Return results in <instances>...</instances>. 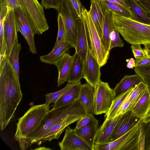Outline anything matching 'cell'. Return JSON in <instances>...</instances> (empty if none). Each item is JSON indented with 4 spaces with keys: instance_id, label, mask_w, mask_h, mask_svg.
Masks as SVG:
<instances>
[{
    "instance_id": "40",
    "label": "cell",
    "mask_w": 150,
    "mask_h": 150,
    "mask_svg": "<svg viewBox=\"0 0 150 150\" xmlns=\"http://www.w3.org/2000/svg\"><path fill=\"white\" fill-rule=\"evenodd\" d=\"M131 47L135 60H139L146 56L142 49L140 44H132Z\"/></svg>"
},
{
    "instance_id": "47",
    "label": "cell",
    "mask_w": 150,
    "mask_h": 150,
    "mask_svg": "<svg viewBox=\"0 0 150 150\" xmlns=\"http://www.w3.org/2000/svg\"><path fill=\"white\" fill-rule=\"evenodd\" d=\"M99 1H104L110 3H115L125 8L128 9L125 3V0H98Z\"/></svg>"
},
{
    "instance_id": "16",
    "label": "cell",
    "mask_w": 150,
    "mask_h": 150,
    "mask_svg": "<svg viewBox=\"0 0 150 150\" xmlns=\"http://www.w3.org/2000/svg\"><path fill=\"white\" fill-rule=\"evenodd\" d=\"M87 27L83 17L77 26L76 42L75 52L84 61L87 56L88 45V43Z\"/></svg>"
},
{
    "instance_id": "49",
    "label": "cell",
    "mask_w": 150,
    "mask_h": 150,
    "mask_svg": "<svg viewBox=\"0 0 150 150\" xmlns=\"http://www.w3.org/2000/svg\"><path fill=\"white\" fill-rule=\"evenodd\" d=\"M143 50L147 56L150 57V44L144 45Z\"/></svg>"
},
{
    "instance_id": "9",
    "label": "cell",
    "mask_w": 150,
    "mask_h": 150,
    "mask_svg": "<svg viewBox=\"0 0 150 150\" xmlns=\"http://www.w3.org/2000/svg\"><path fill=\"white\" fill-rule=\"evenodd\" d=\"M115 98L113 89L108 82L101 80L94 88L93 107L96 115L107 114Z\"/></svg>"
},
{
    "instance_id": "26",
    "label": "cell",
    "mask_w": 150,
    "mask_h": 150,
    "mask_svg": "<svg viewBox=\"0 0 150 150\" xmlns=\"http://www.w3.org/2000/svg\"><path fill=\"white\" fill-rule=\"evenodd\" d=\"M73 56L70 71L67 80L68 83H75L80 81L83 77V61L76 52Z\"/></svg>"
},
{
    "instance_id": "39",
    "label": "cell",
    "mask_w": 150,
    "mask_h": 150,
    "mask_svg": "<svg viewBox=\"0 0 150 150\" xmlns=\"http://www.w3.org/2000/svg\"><path fill=\"white\" fill-rule=\"evenodd\" d=\"M95 118L93 115H86L76 121L75 129H79L86 126Z\"/></svg>"
},
{
    "instance_id": "36",
    "label": "cell",
    "mask_w": 150,
    "mask_h": 150,
    "mask_svg": "<svg viewBox=\"0 0 150 150\" xmlns=\"http://www.w3.org/2000/svg\"><path fill=\"white\" fill-rule=\"evenodd\" d=\"M110 50L116 47H122L124 46V43L121 38L119 33L116 28L110 33Z\"/></svg>"
},
{
    "instance_id": "17",
    "label": "cell",
    "mask_w": 150,
    "mask_h": 150,
    "mask_svg": "<svg viewBox=\"0 0 150 150\" xmlns=\"http://www.w3.org/2000/svg\"><path fill=\"white\" fill-rule=\"evenodd\" d=\"M122 114L116 116L108 119H105L98 127L95 138V144L107 143L109 139Z\"/></svg>"
},
{
    "instance_id": "34",
    "label": "cell",
    "mask_w": 150,
    "mask_h": 150,
    "mask_svg": "<svg viewBox=\"0 0 150 150\" xmlns=\"http://www.w3.org/2000/svg\"><path fill=\"white\" fill-rule=\"evenodd\" d=\"M73 83H68L66 86L62 89L54 93H47L45 95V103L48 106H49L52 103H53V105H54L58 100Z\"/></svg>"
},
{
    "instance_id": "24",
    "label": "cell",
    "mask_w": 150,
    "mask_h": 150,
    "mask_svg": "<svg viewBox=\"0 0 150 150\" xmlns=\"http://www.w3.org/2000/svg\"><path fill=\"white\" fill-rule=\"evenodd\" d=\"M142 82H143L142 79L137 74L125 76L113 89L115 98L135 87Z\"/></svg>"
},
{
    "instance_id": "8",
    "label": "cell",
    "mask_w": 150,
    "mask_h": 150,
    "mask_svg": "<svg viewBox=\"0 0 150 150\" xmlns=\"http://www.w3.org/2000/svg\"><path fill=\"white\" fill-rule=\"evenodd\" d=\"M62 16L66 33L67 42L72 47L75 48L77 38V27L81 20L70 0H62L57 10Z\"/></svg>"
},
{
    "instance_id": "20",
    "label": "cell",
    "mask_w": 150,
    "mask_h": 150,
    "mask_svg": "<svg viewBox=\"0 0 150 150\" xmlns=\"http://www.w3.org/2000/svg\"><path fill=\"white\" fill-rule=\"evenodd\" d=\"M131 15L130 18L138 22L150 25V15L136 0H125Z\"/></svg>"
},
{
    "instance_id": "41",
    "label": "cell",
    "mask_w": 150,
    "mask_h": 150,
    "mask_svg": "<svg viewBox=\"0 0 150 150\" xmlns=\"http://www.w3.org/2000/svg\"><path fill=\"white\" fill-rule=\"evenodd\" d=\"M70 0L79 17L81 19L83 20V12L85 8L81 4L80 0Z\"/></svg>"
},
{
    "instance_id": "42",
    "label": "cell",
    "mask_w": 150,
    "mask_h": 150,
    "mask_svg": "<svg viewBox=\"0 0 150 150\" xmlns=\"http://www.w3.org/2000/svg\"><path fill=\"white\" fill-rule=\"evenodd\" d=\"M19 0H0V7L15 9L19 6Z\"/></svg>"
},
{
    "instance_id": "28",
    "label": "cell",
    "mask_w": 150,
    "mask_h": 150,
    "mask_svg": "<svg viewBox=\"0 0 150 150\" xmlns=\"http://www.w3.org/2000/svg\"><path fill=\"white\" fill-rule=\"evenodd\" d=\"M72 47L66 42L63 43L54 50L48 54L40 57V61L42 62L50 64H54L55 62L59 58L67 52Z\"/></svg>"
},
{
    "instance_id": "22",
    "label": "cell",
    "mask_w": 150,
    "mask_h": 150,
    "mask_svg": "<svg viewBox=\"0 0 150 150\" xmlns=\"http://www.w3.org/2000/svg\"><path fill=\"white\" fill-rule=\"evenodd\" d=\"M16 16L21 21L26 35V41L28 45L30 52L35 54L37 53L36 50L34 41V36L36 34L34 28L30 21L25 16L21 10L20 6L15 9Z\"/></svg>"
},
{
    "instance_id": "48",
    "label": "cell",
    "mask_w": 150,
    "mask_h": 150,
    "mask_svg": "<svg viewBox=\"0 0 150 150\" xmlns=\"http://www.w3.org/2000/svg\"><path fill=\"white\" fill-rule=\"evenodd\" d=\"M127 62V67L129 69H133L135 67V61L133 58L126 59Z\"/></svg>"
},
{
    "instance_id": "5",
    "label": "cell",
    "mask_w": 150,
    "mask_h": 150,
    "mask_svg": "<svg viewBox=\"0 0 150 150\" xmlns=\"http://www.w3.org/2000/svg\"><path fill=\"white\" fill-rule=\"evenodd\" d=\"M50 110L45 103L34 105L19 119L14 138L19 145L37 128Z\"/></svg>"
},
{
    "instance_id": "25",
    "label": "cell",
    "mask_w": 150,
    "mask_h": 150,
    "mask_svg": "<svg viewBox=\"0 0 150 150\" xmlns=\"http://www.w3.org/2000/svg\"><path fill=\"white\" fill-rule=\"evenodd\" d=\"M115 28L113 19L112 11L109 8L105 13L101 40L106 50L109 52L110 51V35Z\"/></svg>"
},
{
    "instance_id": "46",
    "label": "cell",
    "mask_w": 150,
    "mask_h": 150,
    "mask_svg": "<svg viewBox=\"0 0 150 150\" xmlns=\"http://www.w3.org/2000/svg\"><path fill=\"white\" fill-rule=\"evenodd\" d=\"M137 1L150 15V0H139Z\"/></svg>"
},
{
    "instance_id": "4",
    "label": "cell",
    "mask_w": 150,
    "mask_h": 150,
    "mask_svg": "<svg viewBox=\"0 0 150 150\" xmlns=\"http://www.w3.org/2000/svg\"><path fill=\"white\" fill-rule=\"evenodd\" d=\"M140 119L134 127L118 139L105 144H95L94 150H144V128Z\"/></svg>"
},
{
    "instance_id": "21",
    "label": "cell",
    "mask_w": 150,
    "mask_h": 150,
    "mask_svg": "<svg viewBox=\"0 0 150 150\" xmlns=\"http://www.w3.org/2000/svg\"><path fill=\"white\" fill-rule=\"evenodd\" d=\"M94 88L87 83L82 84L77 100L84 110L86 115H93Z\"/></svg>"
},
{
    "instance_id": "1",
    "label": "cell",
    "mask_w": 150,
    "mask_h": 150,
    "mask_svg": "<svg viewBox=\"0 0 150 150\" xmlns=\"http://www.w3.org/2000/svg\"><path fill=\"white\" fill-rule=\"evenodd\" d=\"M0 126L4 130L14 117L23 94L15 71L8 58L0 61Z\"/></svg>"
},
{
    "instance_id": "43",
    "label": "cell",
    "mask_w": 150,
    "mask_h": 150,
    "mask_svg": "<svg viewBox=\"0 0 150 150\" xmlns=\"http://www.w3.org/2000/svg\"><path fill=\"white\" fill-rule=\"evenodd\" d=\"M144 129V150H150V121Z\"/></svg>"
},
{
    "instance_id": "10",
    "label": "cell",
    "mask_w": 150,
    "mask_h": 150,
    "mask_svg": "<svg viewBox=\"0 0 150 150\" xmlns=\"http://www.w3.org/2000/svg\"><path fill=\"white\" fill-rule=\"evenodd\" d=\"M18 32L15 9L7 8L4 23L7 58L9 57L13 46L18 43Z\"/></svg>"
},
{
    "instance_id": "13",
    "label": "cell",
    "mask_w": 150,
    "mask_h": 150,
    "mask_svg": "<svg viewBox=\"0 0 150 150\" xmlns=\"http://www.w3.org/2000/svg\"><path fill=\"white\" fill-rule=\"evenodd\" d=\"M91 4L88 12L101 39L105 13L109 8L104 1L91 0Z\"/></svg>"
},
{
    "instance_id": "37",
    "label": "cell",
    "mask_w": 150,
    "mask_h": 150,
    "mask_svg": "<svg viewBox=\"0 0 150 150\" xmlns=\"http://www.w3.org/2000/svg\"><path fill=\"white\" fill-rule=\"evenodd\" d=\"M105 2L109 7L112 11L115 12L121 16L127 18H131L130 13L128 10L118 4L107 1Z\"/></svg>"
},
{
    "instance_id": "6",
    "label": "cell",
    "mask_w": 150,
    "mask_h": 150,
    "mask_svg": "<svg viewBox=\"0 0 150 150\" xmlns=\"http://www.w3.org/2000/svg\"><path fill=\"white\" fill-rule=\"evenodd\" d=\"M21 10L35 29L37 34H42L49 26L43 7L38 0H19Z\"/></svg>"
},
{
    "instance_id": "44",
    "label": "cell",
    "mask_w": 150,
    "mask_h": 150,
    "mask_svg": "<svg viewBox=\"0 0 150 150\" xmlns=\"http://www.w3.org/2000/svg\"><path fill=\"white\" fill-rule=\"evenodd\" d=\"M150 65V57L147 56L139 60H135V67H141Z\"/></svg>"
},
{
    "instance_id": "52",
    "label": "cell",
    "mask_w": 150,
    "mask_h": 150,
    "mask_svg": "<svg viewBox=\"0 0 150 150\" xmlns=\"http://www.w3.org/2000/svg\"><path fill=\"white\" fill-rule=\"evenodd\" d=\"M136 1H138V0H136Z\"/></svg>"
},
{
    "instance_id": "30",
    "label": "cell",
    "mask_w": 150,
    "mask_h": 150,
    "mask_svg": "<svg viewBox=\"0 0 150 150\" xmlns=\"http://www.w3.org/2000/svg\"><path fill=\"white\" fill-rule=\"evenodd\" d=\"M133 88H131L115 98L108 112L104 116L106 117L105 119H108L116 116L119 109Z\"/></svg>"
},
{
    "instance_id": "11",
    "label": "cell",
    "mask_w": 150,
    "mask_h": 150,
    "mask_svg": "<svg viewBox=\"0 0 150 150\" xmlns=\"http://www.w3.org/2000/svg\"><path fill=\"white\" fill-rule=\"evenodd\" d=\"M86 115L83 108L68 116L47 131L37 144L39 145L46 141L50 142L54 139H58L67 127Z\"/></svg>"
},
{
    "instance_id": "2",
    "label": "cell",
    "mask_w": 150,
    "mask_h": 150,
    "mask_svg": "<svg viewBox=\"0 0 150 150\" xmlns=\"http://www.w3.org/2000/svg\"><path fill=\"white\" fill-rule=\"evenodd\" d=\"M83 108L77 100L71 104L50 110L37 128L19 145L21 149L25 150L33 144H37L45 133L55 125Z\"/></svg>"
},
{
    "instance_id": "15",
    "label": "cell",
    "mask_w": 150,
    "mask_h": 150,
    "mask_svg": "<svg viewBox=\"0 0 150 150\" xmlns=\"http://www.w3.org/2000/svg\"><path fill=\"white\" fill-rule=\"evenodd\" d=\"M59 145L61 150H91L74 129L69 126L66 129L62 140L59 143Z\"/></svg>"
},
{
    "instance_id": "12",
    "label": "cell",
    "mask_w": 150,
    "mask_h": 150,
    "mask_svg": "<svg viewBox=\"0 0 150 150\" xmlns=\"http://www.w3.org/2000/svg\"><path fill=\"white\" fill-rule=\"evenodd\" d=\"M100 67L91 52L88 42L87 56L83 63V78L94 88L101 81Z\"/></svg>"
},
{
    "instance_id": "19",
    "label": "cell",
    "mask_w": 150,
    "mask_h": 150,
    "mask_svg": "<svg viewBox=\"0 0 150 150\" xmlns=\"http://www.w3.org/2000/svg\"><path fill=\"white\" fill-rule=\"evenodd\" d=\"M98 121L95 118L86 126L74 129L76 134L91 148L94 150L95 140L98 129Z\"/></svg>"
},
{
    "instance_id": "35",
    "label": "cell",
    "mask_w": 150,
    "mask_h": 150,
    "mask_svg": "<svg viewBox=\"0 0 150 150\" xmlns=\"http://www.w3.org/2000/svg\"><path fill=\"white\" fill-rule=\"evenodd\" d=\"M134 71L142 78L150 91V65L144 67H135Z\"/></svg>"
},
{
    "instance_id": "31",
    "label": "cell",
    "mask_w": 150,
    "mask_h": 150,
    "mask_svg": "<svg viewBox=\"0 0 150 150\" xmlns=\"http://www.w3.org/2000/svg\"><path fill=\"white\" fill-rule=\"evenodd\" d=\"M21 49L20 43L15 44L13 47L9 57L7 58L14 69L18 80L19 81L20 68L19 63V55Z\"/></svg>"
},
{
    "instance_id": "32",
    "label": "cell",
    "mask_w": 150,
    "mask_h": 150,
    "mask_svg": "<svg viewBox=\"0 0 150 150\" xmlns=\"http://www.w3.org/2000/svg\"><path fill=\"white\" fill-rule=\"evenodd\" d=\"M6 13L4 10L0 11V57H6V48L4 36V23Z\"/></svg>"
},
{
    "instance_id": "51",
    "label": "cell",
    "mask_w": 150,
    "mask_h": 150,
    "mask_svg": "<svg viewBox=\"0 0 150 150\" xmlns=\"http://www.w3.org/2000/svg\"><path fill=\"white\" fill-rule=\"evenodd\" d=\"M34 150H51V149L49 148H46L45 146H43V147H40L38 148H37L36 149H34Z\"/></svg>"
},
{
    "instance_id": "29",
    "label": "cell",
    "mask_w": 150,
    "mask_h": 150,
    "mask_svg": "<svg viewBox=\"0 0 150 150\" xmlns=\"http://www.w3.org/2000/svg\"><path fill=\"white\" fill-rule=\"evenodd\" d=\"M147 87L144 82H142L132 89L129 94L130 105L128 111L131 110L133 108Z\"/></svg>"
},
{
    "instance_id": "23",
    "label": "cell",
    "mask_w": 150,
    "mask_h": 150,
    "mask_svg": "<svg viewBox=\"0 0 150 150\" xmlns=\"http://www.w3.org/2000/svg\"><path fill=\"white\" fill-rule=\"evenodd\" d=\"M81 85L80 81L73 83L56 101L52 109L71 104L77 100Z\"/></svg>"
},
{
    "instance_id": "27",
    "label": "cell",
    "mask_w": 150,
    "mask_h": 150,
    "mask_svg": "<svg viewBox=\"0 0 150 150\" xmlns=\"http://www.w3.org/2000/svg\"><path fill=\"white\" fill-rule=\"evenodd\" d=\"M131 110L134 115L141 119L145 117L150 110V91L148 87Z\"/></svg>"
},
{
    "instance_id": "50",
    "label": "cell",
    "mask_w": 150,
    "mask_h": 150,
    "mask_svg": "<svg viewBox=\"0 0 150 150\" xmlns=\"http://www.w3.org/2000/svg\"><path fill=\"white\" fill-rule=\"evenodd\" d=\"M143 123L146 124L150 121V110L143 118L142 119Z\"/></svg>"
},
{
    "instance_id": "38",
    "label": "cell",
    "mask_w": 150,
    "mask_h": 150,
    "mask_svg": "<svg viewBox=\"0 0 150 150\" xmlns=\"http://www.w3.org/2000/svg\"><path fill=\"white\" fill-rule=\"evenodd\" d=\"M62 1V0H42L41 4L46 9L53 8L57 10Z\"/></svg>"
},
{
    "instance_id": "7",
    "label": "cell",
    "mask_w": 150,
    "mask_h": 150,
    "mask_svg": "<svg viewBox=\"0 0 150 150\" xmlns=\"http://www.w3.org/2000/svg\"><path fill=\"white\" fill-rule=\"evenodd\" d=\"M83 17L87 27L91 52L100 67H102L107 63L110 52L105 48L90 14L86 8L83 12Z\"/></svg>"
},
{
    "instance_id": "3",
    "label": "cell",
    "mask_w": 150,
    "mask_h": 150,
    "mask_svg": "<svg viewBox=\"0 0 150 150\" xmlns=\"http://www.w3.org/2000/svg\"><path fill=\"white\" fill-rule=\"evenodd\" d=\"M115 27L124 39L132 44H150V25L142 23L112 11Z\"/></svg>"
},
{
    "instance_id": "18",
    "label": "cell",
    "mask_w": 150,
    "mask_h": 150,
    "mask_svg": "<svg viewBox=\"0 0 150 150\" xmlns=\"http://www.w3.org/2000/svg\"><path fill=\"white\" fill-rule=\"evenodd\" d=\"M73 56L66 53L54 63L58 71L57 87L67 81L70 71L73 59Z\"/></svg>"
},
{
    "instance_id": "45",
    "label": "cell",
    "mask_w": 150,
    "mask_h": 150,
    "mask_svg": "<svg viewBox=\"0 0 150 150\" xmlns=\"http://www.w3.org/2000/svg\"><path fill=\"white\" fill-rule=\"evenodd\" d=\"M16 17L18 31L22 34L26 40L27 39L24 27L19 18L16 16Z\"/></svg>"
},
{
    "instance_id": "33",
    "label": "cell",
    "mask_w": 150,
    "mask_h": 150,
    "mask_svg": "<svg viewBox=\"0 0 150 150\" xmlns=\"http://www.w3.org/2000/svg\"><path fill=\"white\" fill-rule=\"evenodd\" d=\"M57 21L58 25V34L55 44L52 50L67 42L66 33L63 21L62 16L59 13H58Z\"/></svg>"
},
{
    "instance_id": "14",
    "label": "cell",
    "mask_w": 150,
    "mask_h": 150,
    "mask_svg": "<svg viewBox=\"0 0 150 150\" xmlns=\"http://www.w3.org/2000/svg\"><path fill=\"white\" fill-rule=\"evenodd\" d=\"M140 119L134 115L132 110L122 114L110 137L108 143L113 141L125 134L132 128Z\"/></svg>"
}]
</instances>
